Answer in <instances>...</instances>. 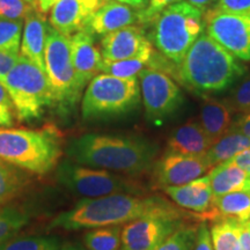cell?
I'll return each mask as SVG.
<instances>
[{"label":"cell","mask_w":250,"mask_h":250,"mask_svg":"<svg viewBox=\"0 0 250 250\" xmlns=\"http://www.w3.org/2000/svg\"><path fill=\"white\" fill-rule=\"evenodd\" d=\"M191 217L199 220L197 214L188 213L183 208L161 196L117 193L101 198L81 199L71 210L62 212L56 217L50 227L64 228L67 230L92 229L105 226H121L144 218L187 220Z\"/></svg>","instance_id":"6da1fadb"},{"label":"cell","mask_w":250,"mask_h":250,"mask_svg":"<svg viewBox=\"0 0 250 250\" xmlns=\"http://www.w3.org/2000/svg\"><path fill=\"white\" fill-rule=\"evenodd\" d=\"M65 153L77 164L133 175L151 168L158 147L140 137L87 133L72 139Z\"/></svg>","instance_id":"7a4b0ae2"},{"label":"cell","mask_w":250,"mask_h":250,"mask_svg":"<svg viewBox=\"0 0 250 250\" xmlns=\"http://www.w3.org/2000/svg\"><path fill=\"white\" fill-rule=\"evenodd\" d=\"M245 72V65L208 34H202L179 65L177 79L205 96L228 89Z\"/></svg>","instance_id":"3957f363"},{"label":"cell","mask_w":250,"mask_h":250,"mask_svg":"<svg viewBox=\"0 0 250 250\" xmlns=\"http://www.w3.org/2000/svg\"><path fill=\"white\" fill-rule=\"evenodd\" d=\"M62 152V137L54 126L40 130L0 127V160L20 169L49 173Z\"/></svg>","instance_id":"277c9868"},{"label":"cell","mask_w":250,"mask_h":250,"mask_svg":"<svg viewBox=\"0 0 250 250\" xmlns=\"http://www.w3.org/2000/svg\"><path fill=\"white\" fill-rule=\"evenodd\" d=\"M204 24L201 9L187 1H179L156 17L149 24L151 30L147 37L154 49L179 66L203 34Z\"/></svg>","instance_id":"5b68a950"},{"label":"cell","mask_w":250,"mask_h":250,"mask_svg":"<svg viewBox=\"0 0 250 250\" xmlns=\"http://www.w3.org/2000/svg\"><path fill=\"white\" fill-rule=\"evenodd\" d=\"M0 83L5 86L20 122L33 123L52 108L48 77L37 65L20 55L11 71Z\"/></svg>","instance_id":"8992f818"},{"label":"cell","mask_w":250,"mask_h":250,"mask_svg":"<svg viewBox=\"0 0 250 250\" xmlns=\"http://www.w3.org/2000/svg\"><path fill=\"white\" fill-rule=\"evenodd\" d=\"M139 101L137 77L123 79L101 73L86 87L81 99V115L86 121L121 117L132 111Z\"/></svg>","instance_id":"52a82bcc"},{"label":"cell","mask_w":250,"mask_h":250,"mask_svg":"<svg viewBox=\"0 0 250 250\" xmlns=\"http://www.w3.org/2000/svg\"><path fill=\"white\" fill-rule=\"evenodd\" d=\"M45 74L52 96V110L61 116L72 114L80 101L83 90L78 85L71 57L70 37L48 26L45 51Z\"/></svg>","instance_id":"ba28073f"},{"label":"cell","mask_w":250,"mask_h":250,"mask_svg":"<svg viewBox=\"0 0 250 250\" xmlns=\"http://www.w3.org/2000/svg\"><path fill=\"white\" fill-rule=\"evenodd\" d=\"M56 179L71 193L83 199L101 198L117 193L134 195L142 191L138 184L131 180L109 170L77 164L71 159H66L58 165Z\"/></svg>","instance_id":"9c48e42d"},{"label":"cell","mask_w":250,"mask_h":250,"mask_svg":"<svg viewBox=\"0 0 250 250\" xmlns=\"http://www.w3.org/2000/svg\"><path fill=\"white\" fill-rule=\"evenodd\" d=\"M139 86L146 120L154 125H160L173 116L184 102L179 85L162 71L143 70L139 73Z\"/></svg>","instance_id":"30bf717a"},{"label":"cell","mask_w":250,"mask_h":250,"mask_svg":"<svg viewBox=\"0 0 250 250\" xmlns=\"http://www.w3.org/2000/svg\"><path fill=\"white\" fill-rule=\"evenodd\" d=\"M104 4V0H35L33 2L37 11L48 15L50 26L67 37L86 29L93 15Z\"/></svg>","instance_id":"8fae6325"},{"label":"cell","mask_w":250,"mask_h":250,"mask_svg":"<svg viewBox=\"0 0 250 250\" xmlns=\"http://www.w3.org/2000/svg\"><path fill=\"white\" fill-rule=\"evenodd\" d=\"M204 18L208 36L235 58L250 61V17L210 9Z\"/></svg>","instance_id":"7c38bea8"},{"label":"cell","mask_w":250,"mask_h":250,"mask_svg":"<svg viewBox=\"0 0 250 250\" xmlns=\"http://www.w3.org/2000/svg\"><path fill=\"white\" fill-rule=\"evenodd\" d=\"M187 224L183 219L144 218L122 228L121 250H153Z\"/></svg>","instance_id":"4fadbf2b"},{"label":"cell","mask_w":250,"mask_h":250,"mask_svg":"<svg viewBox=\"0 0 250 250\" xmlns=\"http://www.w3.org/2000/svg\"><path fill=\"white\" fill-rule=\"evenodd\" d=\"M211 166L205 158H197L167 151L156 161L154 179L162 189L179 187L204 176Z\"/></svg>","instance_id":"5bb4252c"},{"label":"cell","mask_w":250,"mask_h":250,"mask_svg":"<svg viewBox=\"0 0 250 250\" xmlns=\"http://www.w3.org/2000/svg\"><path fill=\"white\" fill-rule=\"evenodd\" d=\"M154 50L145 27L140 24L124 27L105 34L101 40L103 62L137 58Z\"/></svg>","instance_id":"9a60e30c"},{"label":"cell","mask_w":250,"mask_h":250,"mask_svg":"<svg viewBox=\"0 0 250 250\" xmlns=\"http://www.w3.org/2000/svg\"><path fill=\"white\" fill-rule=\"evenodd\" d=\"M164 191L174 204L197 214L201 221H213L215 219L214 195L206 175L183 186L164 188Z\"/></svg>","instance_id":"2e32d148"},{"label":"cell","mask_w":250,"mask_h":250,"mask_svg":"<svg viewBox=\"0 0 250 250\" xmlns=\"http://www.w3.org/2000/svg\"><path fill=\"white\" fill-rule=\"evenodd\" d=\"M71 57L78 85L83 89L94 78L101 73L103 57L101 48L95 43L93 34L80 30L70 37Z\"/></svg>","instance_id":"e0dca14e"},{"label":"cell","mask_w":250,"mask_h":250,"mask_svg":"<svg viewBox=\"0 0 250 250\" xmlns=\"http://www.w3.org/2000/svg\"><path fill=\"white\" fill-rule=\"evenodd\" d=\"M140 24V11L123 2L110 0L93 15L86 29L94 36H103L121 28Z\"/></svg>","instance_id":"ac0fdd59"},{"label":"cell","mask_w":250,"mask_h":250,"mask_svg":"<svg viewBox=\"0 0 250 250\" xmlns=\"http://www.w3.org/2000/svg\"><path fill=\"white\" fill-rule=\"evenodd\" d=\"M49 22L46 17L34 7L33 11L24 18L22 41H21V56L29 59L45 72L44 51Z\"/></svg>","instance_id":"d6986e66"},{"label":"cell","mask_w":250,"mask_h":250,"mask_svg":"<svg viewBox=\"0 0 250 250\" xmlns=\"http://www.w3.org/2000/svg\"><path fill=\"white\" fill-rule=\"evenodd\" d=\"M167 146V151L169 152L205 158L211 147V143L208 142L199 122L189 121L171 132Z\"/></svg>","instance_id":"ffe728a7"},{"label":"cell","mask_w":250,"mask_h":250,"mask_svg":"<svg viewBox=\"0 0 250 250\" xmlns=\"http://www.w3.org/2000/svg\"><path fill=\"white\" fill-rule=\"evenodd\" d=\"M199 124L212 146L230 131L232 111L224 101L206 98L201 105Z\"/></svg>","instance_id":"44dd1931"},{"label":"cell","mask_w":250,"mask_h":250,"mask_svg":"<svg viewBox=\"0 0 250 250\" xmlns=\"http://www.w3.org/2000/svg\"><path fill=\"white\" fill-rule=\"evenodd\" d=\"M206 176L214 196L237 191H250V176L241 168L228 160L212 167Z\"/></svg>","instance_id":"7402d4cb"},{"label":"cell","mask_w":250,"mask_h":250,"mask_svg":"<svg viewBox=\"0 0 250 250\" xmlns=\"http://www.w3.org/2000/svg\"><path fill=\"white\" fill-rule=\"evenodd\" d=\"M213 205L215 219L228 218L241 223L250 220V191L214 196Z\"/></svg>","instance_id":"603a6c76"},{"label":"cell","mask_w":250,"mask_h":250,"mask_svg":"<svg viewBox=\"0 0 250 250\" xmlns=\"http://www.w3.org/2000/svg\"><path fill=\"white\" fill-rule=\"evenodd\" d=\"M250 147V138L245 134L235 132L230 130L229 132L225 134L221 139L211 146L208 152L206 153L205 159L208 165L212 167L223 164L242 151Z\"/></svg>","instance_id":"cb8c5ba5"},{"label":"cell","mask_w":250,"mask_h":250,"mask_svg":"<svg viewBox=\"0 0 250 250\" xmlns=\"http://www.w3.org/2000/svg\"><path fill=\"white\" fill-rule=\"evenodd\" d=\"M242 223L234 219L220 218L212 221L211 242L214 250H239Z\"/></svg>","instance_id":"d4e9b609"},{"label":"cell","mask_w":250,"mask_h":250,"mask_svg":"<svg viewBox=\"0 0 250 250\" xmlns=\"http://www.w3.org/2000/svg\"><path fill=\"white\" fill-rule=\"evenodd\" d=\"M22 169L0 160V205L15 198L27 186Z\"/></svg>","instance_id":"484cf974"},{"label":"cell","mask_w":250,"mask_h":250,"mask_svg":"<svg viewBox=\"0 0 250 250\" xmlns=\"http://www.w3.org/2000/svg\"><path fill=\"white\" fill-rule=\"evenodd\" d=\"M87 250H121V226H105L92 228L83 235Z\"/></svg>","instance_id":"4316f807"},{"label":"cell","mask_w":250,"mask_h":250,"mask_svg":"<svg viewBox=\"0 0 250 250\" xmlns=\"http://www.w3.org/2000/svg\"><path fill=\"white\" fill-rule=\"evenodd\" d=\"M155 49L148 54L140 56L137 58L124 59L116 62H103L101 73L109 74L116 78H133L139 76V73L145 68L151 67V62Z\"/></svg>","instance_id":"83f0119b"},{"label":"cell","mask_w":250,"mask_h":250,"mask_svg":"<svg viewBox=\"0 0 250 250\" xmlns=\"http://www.w3.org/2000/svg\"><path fill=\"white\" fill-rule=\"evenodd\" d=\"M23 21L0 18V51L20 55Z\"/></svg>","instance_id":"f1b7e54d"},{"label":"cell","mask_w":250,"mask_h":250,"mask_svg":"<svg viewBox=\"0 0 250 250\" xmlns=\"http://www.w3.org/2000/svg\"><path fill=\"white\" fill-rule=\"evenodd\" d=\"M0 250H61V240L57 236L20 237L1 242Z\"/></svg>","instance_id":"f546056e"},{"label":"cell","mask_w":250,"mask_h":250,"mask_svg":"<svg viewBox=\"0 0 250 250\" xmlns=\"http://www.w3.org/2000/svg\"><path fill=\"white\" fill-rule=\"evenodd\" d=\"M198 226L187 223L153 250H193Z\"/></svg>","instance_id":"4dcf8cb0"},{"label":"cell","mask_w":250,"mask_h":250,"mask_svg":"<svg viewBox=\"0 0 250 250\" xmlns=\"http://www.w3.org/2000/svg\"><path fill=\"white\" fill-rule=\"evenodd\" d=\"M29 221L24 212L15 208H0V243L14 236Z\"/></svg>","instance_id":"1f68e13d"},{"label":"cell","mask_w":250,"mask_h":250,"mask_svg":"<svg viewBox=\"0 0 250 250\" xmlns=\"http://www.w3.org/2000/svg\"><path fill=\"white\" fill-rule=\"evenodd\" d=\"M225 103L232 112L237 114H249L250 112V74L247 76L236 88L230 93Z\"/></svg>","instance_id":"d6a6232c"},{"label":"cell","mask_w":250,"mask_h":250,"mask_svg":"<svg viewBox=\"0 0 250 250\" xmlns=\"http://www.w3.org/2000/svg\"><path fill=\"white\" fill-rule=\"evenodd\" d=\"M33 9L34 5L24 0H0V18L24 20Z\"/></svg>","instance_id":"836d02e7"},{"label":"cell","mask_w":250,"mask_h":250,"mask_svg":"<svg viewBox=\"0 0 250 250\" xmlns=\"http://www.w3.org/2000/svg\"><path fill=\"white\" fill-rule=\"evenodd\" d=\"M17 114L11 96L0 83V127H12L15 124Z\"/></svg>","instance_id":"e575fe53"},{"label":"cell","mask_w":250,"mask_h":250,"mask_svg":"<svg viewBox=\"0 0 250 250\" xmlns=\"http://www.w3.org/2000/svg\"><path fill=\"white\" fill-rule=\"evenodd\" d=\"M181 0H148V5L144 11H140V23L147 27L155 20L156 17L169 6L176 4Z\"/></svg>","instance_id":"d590c367"},{"label":"cell","mask_w":250,"mask_h":250,"mask_svg":"<svg viewBox=\"0 0 250 250\" xmlns=\"http://www.w3.org/2000/svg\"><path fill=\"white\" fill-rule=\"evenodd\" d=\"M210 9L250 17V0H218L214 7Z\"/></svg>","instance_id":"8d00e7d4"},{"label":"cell","mask_w":250,"mask_h":250,"mask_svg":"<svg viewBox=\"0 0 250 250\" xmlns=\"http://www.w3.org/2000/svg\"><path fill=\"white\" fill-rule=\"evenodd\" d=\"M193 250H214L211 242L210 230L206 221L199 223L198 230H197V240Z\"/></svg>","instance_id":"74e56055"},{"label":"cell","mask_w":250,"mask_h":250,"mask_svg":"<svg viewBox=\"0 0 250 250\" xmlns=\"http://www.w3.org/2000/svg\"><path fill=\"white\" fill-rule=\"evenodd\" d=\"M19 57H20V55L0 51V81L4 79L6 74L13 68Z\"/></svg>","instance_id":"f35d334b"},{"label":"cell","mask_w":250,"mask_h":250,"mask_svg":"<svg viewBox=\"0 0 250 250\" xmlns=\"http://www.w3.org/2000/svg\"><path fill=\"white\" fill-rule=\"evenodd\" d=\"M230 161L250 176V147L236 154L233 159H230Z\"/></svg>","instance_id":"ab89813d"},{"label":"cell","mask_w":250,"mask_h":250,"mask_svg":"<svg viewBox=\"0 0 250 250\" xmlns=\"http://www.w3.org/2000/svg\"><path fill=\"white\" fill-rule=\"evenodd\" d=\"M230 130L245 134L246 137L250 138V112L249 114H245L242 117H240L235 123H233Z\"/></svg>","instance_id":"60d3db41"},{"label":"cell","mask_w":250,"mask_h":250,"mask_svg":"<svg viewBox=\"0 0 250 250\" xmlns=\"http://www.w3.org/2000/svg\"><path fill=\"white\" fill-rule=\"evenodd\" d=\"M239 250H250V224H249V221L242 223Z\"/></svg>","instance_id":"b9f144b4"},{"label":"cell","mask_w":250,"mask_h":250,"mask_svg":"<svg viewBox=\"0 0 250 250\" xmlns=\"http://www.w3.org/2000/svg\"><path fill=\"white\" fill-rule=\"evenodd\" d=\"M218 0H187V2L195 6L201 11H205V9H210V7L217 4Z\"/></svg>","instance_id":"7bdbcfd3"},{"label":"cell","mask_w":250,"mask_h":250,"mask_svg":"<svg viewBox=\"0 0 250 250\" xmlns=\"http://www.w3.org/2000/svg\"><path fill=\"white\" fill-rule=\"evenodd\" d=\"M117 1L130 5L131 7L139 9V11H144L148 5V0H117Z\"/></svg>","instance_id":"ee69618b"},{"label":"cell","mask_w":250,"mask_h":250,"mask_svg":"<svg viewBox=\"0 0 250 250\" xmlns=\"http://www.w3.org/2000/svg\"><path fill=\"white\" fill-rule=\"evenodd\" d=\"M61 250H87V249L83 248V247H80L78 245H67V246L62 247Z\"/></svg>","instance_id":"f6af8a7d"},{"label":"cell","mask_w":250,"mask_h":250,"mask_svg":"<svg viewBox=\"0 0 250 250\" xmlns=\"http://www.w3.org/2000/svg\"><path fill=\"white\" fill-rule=\"evenodd\" d=\"M24 1H27V2H31V4H33V2L35 1V0H24Z\"/></svg>","instance_id":"bcb514c9"},{"label":"cell","mask_w":250,"mask_h":250,"mask_svg":"<svg viewBox=\"0 0 250 250\" xmlns=\"http://www.w3.org/2000/svg\"><path fill=\"white\" fill-rule=\"evenodd\" d=\"M104 1H105V2H107V1H110V0H104ZM116 1H117V0H116Z\"/></svg>","instance_id":"7dc6e473"},{"label":"cell","mask_w":250,"mask_h":250,"mask_svg":"<svg viewBox=\"0 0 250 250\" xmlns=\"http://www.w3.org/2000/svg\"><path fill=\"white\" fill-rule=\"evenodd\" d=\"M249 224H250V220H249Z\"/></svg>","instance_id":"c3c4849f"}]
</instances>
